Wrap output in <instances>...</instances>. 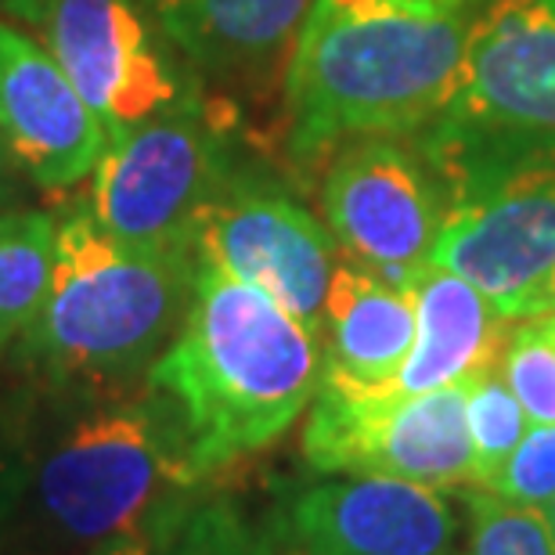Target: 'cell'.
<instances>
[{
    "label": "cell",
    "instance_id": "8",
    "mask_svg": "<svg viewBox=\"0 0 555 555\" xmlns=\"http://www.w3.org/2000/svg\"><path fill=\"white\" fill-rule=\"evenodd\" d=\"M37 26L83 102L102 119L108 141L127 138L192 91L166 33L144 0H8Z\"/></svg>",
    "mask_w": 555,
    "mask_h": 555
},
{
    "label": "cell",
    "instance_id": "21",
    "mask_svg": "<svg viewBox=\"0 0 555 555\" xmlns=\"http://www.w3.org/2000/svg\"><path fill=\"white\" fill-rule=\"evenodd\" d=\"M469 524L462 555H555L545 508L513 505L491 491L473 487Z\"/></svg>",
    "mask_w": 555,
    "mask_h": 555
},
{
    "label": "cell",
    "instance_id": "25",
    "mask_svg": "<svg viewBox=\"0 0 555 555\" xmlns=\"http://www.w3.org/2000/svg\"><path fill=\"white\" fill-rule=\"evenodd\" d=\"M548 310H555V268H552L548 282H545V288H541V296H538V314H548Z\"/></svg>",
    "mask_w": 555,
    "mask_h": 555
},
{
    "label": "cell",
    "instance_id": "5",
    "mask_svg": "<svg viewBox=\"0 0 555 555\" xmlns=\"http://www.w3.org/2000/svg\"><path fill=\"white\" fill-rule=\"evenodd\" d=\"M195 487L177 415L152 386L69 422L37 473L48 519L91 545L144 530Z\"/></svg>",
    "mask_w": 555,
    "mask_h": 555
},
{
    "label": "cell",
    "instance_id": "11",
    "mask_svg": "<svg viewBox=\"0 0 555 555\" xmlns=\"http://www.w3.org/2000/svg\"><path fill=\"white\" fill-rule=\"evenodd\" d=\"M443 116L555 138V0H476Z\"/></svg>",
    "mask_w": 555,
    "mask_h": 555
},
{
    "label": "cell",
    "instance_id": "16",
    "mask_svg": "<svg viewBox=\"0 0 555 555\" xmlns=\"http://www.w3.org/2000/svg\"><path fill=\"white\" fill-rule=\"evenodd\" d=\"M144 8L192 65L246 76L293 48L310 0H144Z\"/></svg>",
    "mask_w": 555,
    "mask_h": 555
},
{
    "label": "cell",
    "instance_id": "3",
    "mask_svg": "<svg viewBox=\"0 0 555 555\" xmlns=\"http://www.w3.org/2000/svg\"><path fill=\"white\" fill-rule=\"evenodd\" d=\"M412 138L443 206L433 263L480 288L502 318H534L555 268V138L454 116Z\"/></svg>",
    "mask_w": 555,
    "mask_h": 555
},
{
    "label": "cell",
    "instance_id": "7",
    "mask_svg": "<svg viewBox=\"0 0 555 555\" xmlns=\"http://www.w3.org/2000/svg\"><path fill=\"white\" fill-rule=\"evenodd\" d=\"M469 386L433 393L358 390L321 375L307 408L304 459L321 476H393L433 491L476 480Z\"/></svg>",
    "mask_w": 555,
    "mask_h": 555
},
{
    "label": "cell",
    "instance_id": "4",
    "mask_svg": "<svg viewBox=\"0 0 555 555\" xmlns=\"http://www.w3.org/2000/svg\"><path fill=\"white\" fill-rule=\"evenodd\" d=\"M195 253L152 249L105 231L87 206L59 217L48 296L22 353L59 379H127L152 369L184 321Z\"/></svg>",
    "mask_w": 555,
    "mask_h": 555
},
{
    "label": "cell",
    "instance_id": "24",
    "mask_svg": "<svg viewBox=\"0 0 555 555\" xmlns=\"http://www.w3.org/2000/svg\"><path fill=\"white\" fill-rule=\"evenodd\" d=\"M22 177H26V173H22V166L15 163V155H11L8 141H4V130H0V209L15 198Z\"/></svg>",
    "mask_w": 555,
    "mask_h": 555
},
{
    "label": "cell",
    "instance_id": "22",
    "mask_svg": "<svg viewBox=\"0 0 555 555\" xmlns=\"http://www.w3.org/2000/svg\"><path fill=\"white\" fill-rule=\"evenodd\" d=\"M513 505L545 508L555 498V426H534L483 487Z\"/></svg>",
    "mask_w": 555,
    "mask_h": 555
},
{
    "label": "cell",
    "instance_id": "2",
    "mask_svg": "<svg viewBox=\"0 0 555 555\" xmlns=\"http://www.w3.org/2000/svg\"><path fill=\"white\" fill-rule=\"evenodd\" d=\"M325 353L268 293L195 260L192 299L149 386L170 404L198 483L285 437L314 401Z\"/></svg>",
    "mask_w": 555,
    "mask_h": 555
},
{
    "label": "cell",
    "instance_id": "17",
    "mask_svg": "<svg viewBox=\"0 0 555 555\" xmlns=\"http://www.w3.org/2000/svg\"><path fill=\"white\" fill-rule=\"evenodd\" d=\"M59 217L48 209H0V350L18 339L48 296Z\"/></svg>",
    "mask_w": 555,
    "mask_h": 555
},
{
    "label": "cell",
    "instance_id": "19",
    "mask_svg": "<svg viewBox=\"0 0 555 555\" xmlns=\"http://www.w3.org/2000/svg\"><path fill=\"white\" fill-rule=\"evenodd\" d=\"M498 372L516 393L530 426H555V314L516 321Z\"/></svg>",
    "mask_w": 555,
    "mask_h": 555
},
{
    "label": "cell",
    "instance_id": "10",
    "mask_svg": "<svg viewBox=\"0 0 555 555\" xmlns=\"http://www.w3.org/2000/svg\"><path fill=\"white\" fill-rule=\"evenodd\" d=\"M325 228L350 263L397 288L433 263L443 206L429 166L401 138H358L332 152L321 184Z\"/></svg>",
    "mask_w": 555,
    "mask_h": 555
},
{
    "label": "cell",
    "instance_id": "15",
    "mask_svg": "<svg viewBox=\"0 0 555 555\" xmlns=\"http://www.w3.org/2000/svg\"><path fill=\"white\" fill-rule=\"evenodd\" d=\"M415 328L412 288H397L358 263L339 260L321 325V375L358 390H390L415 343Z\"/></svg>",
    "mask_w": 555,
    "mask_h": 555
},
{
    "label": "cell",
    "instance_id": "28",
    "mask_svg": "<svg viewBox=\"0 0 555 555\" xmlns=\"http://www.w3.org/2000/svg\"><path fill=\"white\" fill-rule=\"evenodd\" d=\"M548 314H555V310H548Z\"/></svg>",
    "mask_w": 555,
    "mask_h": 555
},
{
    "label": "cell",
    "instance_id": "6",
    "mask_svg": "<svg viewBox=\"0 0 555 555\" xmlns=\"http://www.w3.org/2000/svg\"><path fill=\"white\" fill-rule=\"evenodd\" d=\"M228 170V134L192 87L166 113L108 141L91 173L87 209L124 242L195 253V224Z\"/></svg>",
    "mask_w": 555,
    "mask_h": 555
},
{
    "label": "cell",
    "instance_id": "18",
    "mask_svg": "<svg viewBox=\"0 0 555 555\" xmlns=\"http://www.w3.org/2000/svg\"><path fill=\"white\" fill-rule=\"evenodd\" d=\"M155 555H271V545L224 498H192L163 508L149 524Z\"/></svg>",
    "mask_w": 555,
    "mask_h": 555
},
{
    "label": "cell",
    "instance_id": "27",
    "mask_svg": "<svg viewBox=\"0 0 555 555\" xmlns=\"http://www.w3.org/2000/svg\"><path fill=\"white\" fill-rule=\"evenodd\" d=\"M545 519H548V530H552V538H555V498L545 505Z\"/></svg>",
    "mask_w": 555,
    "mask_h": 555
},
{
    "label": "cell",
    "instance_id": "26",
    "mask_svg": "<svg viewBox=\"0 0 555 555\" xmlns=\"http://www.w3.org/2000/svg\"><path fill=\"white\" fill-rule=\"evenodd\" d=\"M415 4H429V8H448V11H469L476 0H415Z\"/></svg>",
    "mask_w": 555,
    "mask_h": 555
},
{
    "label": "cell",
    "instance_id": "20",
    "mask_svg": "<svg viewBox=\"0 0 555 555\" xmlns=\"http://www.w3.org/2000/svg\"><path fill=\"white\" fill-rule=\"evenodd\" d=\"M465 418H469V437L476 454V480L473 487H483L494 480L516 443L527 437L530 418L519 408L516 393L508 390L502 372H487L469 386V401H465Z\"/></svg>",
    "mask_w": 555,
    "mask_h": 555
},
{
    "label": "cell",
    "instance_id": "1",
    "mask_svg": "<svg viewBox=\"0 0 555 555\" xmlns=\"http://www.w3.org/2000/svg\"><path fill=\"white\" fill-rule=\"evenodd\" d=\"M469 11L310 0L285 65V141L318 159L358 138H412L459 94Z\"/></svg>",
    "mask_w": 555,
    "mask_h": 555
},
{
    "label": "cell",
    "instance_id": "14",
    "mask_svg": "<svg viewBox=\"0 0 555 555\" xmlns=\"http://www.w3.org/2000/svg\"><path fill=\"white\" fill-rule=\"evenodd\" d=\"M415 343L397 372L393 393H433L476 383L502 361L513 321L465 278L429 263L415 282Z\"/></svg>",
    "mask_w": 555,
    "mask_h": 555
},
{
    "label": "cell",
    "instance_id": "9",
    "mask_svg": "<svg viewBox=\"0 0 555 555\" xmlns=\"http://www.w3.org/2000/svg\"><path fill=\"white\" fill-rule=\"evenodd\" d=\"M192 249L195 260L268 293L321 343L339 249L328 228L285 188L260 173L228 170L198 217Z\"/></svg>",
    "mask_w": 555,
    "mask_h": 555
},
{
    "label": "cell",
    "instance_id": "12",
    "mask_svg": "<svg viewBox=\"0 0 555 555\" xmlns=\"http://www.w3.org/2000/svg\"><path fill=\"white\" fill-rule=\"evenodd\" d=\"M288 545L307 555H454L459 519L433 487L393 476H336L285 505Z\"/></svg>",
    "mask_w": 555,
    "mask_h": 555
},
{
    "label": "cell",
    "instance_id": "23",
    "mask_svg": "<svg viewBox=\"0 0 555 555\" xmlns=\"http://www.w3.org/2000/svg\"><path fill=\"white\" fill-rule=\"evenodd\" d=\"M91 555H155V538L152 530H127V534H116L108 541H98Z\"/></svg>",
    "mask_w": 555,
    "mask_h": 555
},
{
    "label": "cell",
    "instance_id": "13",
    "mask_svg": "<svg viewBox=\"0 0 555 555\" xmlns=\"http://www.w3.org/2000/svg\"><path fill=\"white\" fill-rule=\"evenodd\" d=\"M0 130L26 181L43 192L87 181L108 134L54 54L0 18Z\"/></svg>",
    "mask_w": 555,
    "mask_h": 555
}]
</instances>
